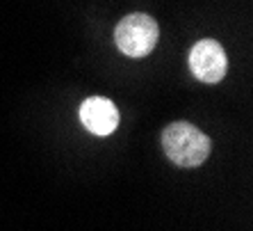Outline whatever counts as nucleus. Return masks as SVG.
Wrapping results in <instances>:
<instances>
[{
    "instance_id": "obj_4",
    "label": "nucleus",
    "mask_w": 253,
    "mask_h": 231,
    "mask_svg": "<svg viewBox=\"0 0 253 231\" xmlns=\"http://www.w3.org/2000/svg\"><path fill=\"white\" fill-rule=\"evenodd\" d=\"M80 121L94 135H112L119 126V110L110 99L91 96L80 106Z\"/></svg>"
},
{
    "instance_id": "obj_1",
    "label": "nucleus",
    "mask_w": 253,
    "mask_h": 231,
    "mask_svg": "<svg viewBox=\"0 0 253 231\" xmlns=\"http://www.w3.org/2000/svg\"><path fill=\"white\" fill-rule=\"evenodd\" d=\"M162 147L171 163L180 167H196L210 156V137L187 121H173L162 133Z\"/></svg>"
},
{
    "instance_id": "obj_3",
    "label": "nucleus",
    "mask_w": 253,
    "mask_h": 231,
    "mask_svg": "<svg viewBox=\"0 0 253 231\" xmlns=\"http://www.w3.org/2000/svg\"><path fill=\"white\" fill-rule=\"evenodd\" d=\"M189 69L201 83L212 85L224 80L228 62H226V53L221 44H217L214 39H201L199 44H194L192 53H189Z\"/></svg>"
},
{
    "instance_id": "obj_2",
    "label": "nucleus",
    "mask_w": 253,
    "mask_h": 231,
    "mask_svg": "<svg viewBox=\"0 0 253 231\" xmlns=\"http://www.w3.org/2000/svg\"><path fill=\"white\" fill-rule=\"evenodd\" d=\"M160 37V28L153 16L148 14H130L121 18L114 30V39L121 53L130 58H144L155 48Z\"/></svg>"
}]
</instances>
